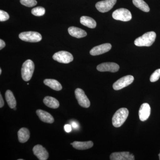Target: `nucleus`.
Returning a JSON list of instances; mask_svg holds the SVG:
<instances>
[{"label": "nucleus", "mask_w": 160, "mask_h": 160, "mask_svg": "<svg viewBox=\"0 0 160 160\" xmlns=\"http://www.w3.org/2000/svg\"><path fill=\"white\" fill-rule=\"evenodd\" d=\"M156 38L154 32H146L135 40L134 44L138 46H150L152 45Z\"/></svg>", "instance_id": "obj_1"}, {"label": "nucleus", "mask_w": 160, "mask_h": 160, "mask_svg": "<svg viewBox=\"0 0 160 160\" xmlns=\"http://www.w3.org/2000/svg\"><path fill=\"white\" fill-rule=\"evenodd\" d=\"M129 115V110L125 108L119 109L116 112L112 118V124L115 127H121L126 122Z\"/></svg>", "instance_id": "obj_2"}, {"label": "nucleus", "mask_w": 160, "mask_h": 160, "mask_svg": "<svg viewBox=\"0 0 160 160\" xmlns=\"http://www.w3.org/2000/svg\"><path fill=\"white\" fill-rule=\"evenodd\" d=\"M34 70V64L31 60H27L22 65V76L24 81L28 82L31 79Z\"/></svg>", "instance_id": "obj_3"}, {"label": "nucleus", "mask_w": 160, "mask_h": 160, "mask_svg": "<svg viewBox=\"0 0 160 160\" xmlns=\"http://www.w3.org/2000/svg\"><path fill=\"white\" fill-rule=\"evenodd\" d=\"M19 37L21 40L29 42H38L42 39V35L36 32H25L20 33Z\"/></svg>", "instance_id": "obj_4"}, {"label": "nucleus", "mask_w": 160, "mask_h": 160, "mask_svg": "<svg viewBox=\"0 0 160 160\" xmlns=\"http://www.w3.org/2000/svg\"><path fill=\"white\" fill-rule=\"evenodd\" d=\"M112 17L114 19L123 22H128L132 19L130 12L128 9L124 8L118 9L113 12Z\"/></svg>", "instance_id": "obj_5"}, {"label": "nucleus", "mask_w": 160, "mask_h": 160, "mask_svg": "<svg viewBox=\"0 0 160 160\" xmlns=\"http://www.w3.org/2000/svg\"><path fill=\"white\" fill-rule=\"evenodd\" d=\"M52 58L55 61L64 64L71 62L73 60V56L71 53L65 51L58 52L53 55Z\"/></svg>", "instance_id": "obj_6"}, {"label": "nucleus", "mask_w": 160, "mask_h": 160, "mask_svg": "<svg viewBox=\"0 0 160 160\" xmlns=\"http://www.w3.org/2000/svg\"><path fill=\"white\" fill-rule=\"evenodd\" d=\"M134 81V77L132 75H127L121 78L113 84L112 87L115 90L122 89L132 84Z\"/></svg>", "instance_id": "obj_7"}, {"label": "nucleus", "mask_w": 160, "mask_h": 160, "mask_svg": "<svg viewBox=\"0 0 160 160\" xmlns=\"http://www.w3.org/2000/svg\"><path fill=\"white\" fill-rule=\"evenodd\" d=\"M75 95L80 106L84 108H89L90 105V101L82 89L77 88L75 91Z\"/></svg>", "instance_id": "obj_8"}, {"label": "nucleus", "mask_w": 160, "mask_h": 160, "mask_svg": "<svg viewBox=\"0 0 160 160\" xmlns=\"http://www.w3.org/2000/svg\"><path fill=\"white\" fill-rule=\"evenodd\" d=\"M116 2L117 0H104L98 2L95 6L100 12H106L112 9Z\"/></svg>", "instance_id": "obj_9"}, {"label": "nucleus", "mask_w": 160, "mask_h": 160, "mask_svg": "<svg viewBox=\"0 0 160 160\" xmlns=\"http://www.w3.org/2000/svg\"><path fill=\"white\" fill-rule=\"evenodd\" d=\"M120 67L118 64L113 62L103 63L98 65L97 69L100 72H115L118 71Z\"/></svg>", "instance_id": "obj_10"}, {"label": "nucleus", "mask_w": 160, "mask_h": 160, "mask_svg": "<svg viewBox=\"0 0 160 160\" xmlns=\"http://www.w3.org/2000/svg\"><path fill=\"white\" fill-rule=\"evenodd\" d=\"M111 160H135L133 154L129 152H115L112 153L110 156Z\"/></svg>", "instance_id": "obj_11"}, {"label": "nucleus", "mask_w": 160, "mask_h": 160, "mask_svg": "<svg viewBox=\"0 0 160 160\" xmlns=\"http://www.w3.org/2000/svg\"><path fill=\"white\" fill-rule=\"evenodd\" d=\"M112 46L109 43L102 44L93 47L90 51L91 55L97 56L106 53L111 49Z\"/></svg>", "instance_id": "obj_12"}, {"label": "nucleus", "mask_w": 160, "mask_h": 160, "mask_svg": "<svg viewBox=\"0 0 160 160\" xmlns=\"http://www.w3.org/2000/svg\"><path fill=\"white\" fill-rule=\"evenodd\" d=\"M33 153L40 160H46L49 158V153L45 148L41 145H36L33 147Z\"/></svg>", "instance_id": "obj_13"}, {"label": "nucleus", "mask_w": 160, "mask_h": 160, "mask_svg": "<svg viewBox=\"0 0 160 160\" xmlns=\"http://www.w3.org/2000/svg\"><path fill=\"white\" fill-rule=\"evenodd\" d=\"M151 112V108L148 103H143L139 110V117L142 122H145L149 118Z\"/></svg>", "instance_id": "obj_14"}, {"label": "nucleus", "mask_w": 160, "mask_h": 160, "mask_svg": "<svg viewBox=\"0 0 160 160\" xmlns=\"http://www.w3.org/2000/svg\"><path fill=\"white\" fill-rule=\"evenodd\" d=\"M36 113L40 120L44 122L51 124L54 122L53 117L47 112L41 109H38L37 110Z\"/></svg>", "instance_id": "obj_15"}, {"label": "nucleus", "mask_w": 160, "mask_h": 160, "mask_svg": "<svg viewBox=\"0 0 160 160\" xmlns=\"http://www.w3.org/2000/svg\"><path fill=\"white\" fill-rule=\"evenodd\" d=\"M68 32L72 36L78 38L85 37L87 35V33L85 30L74 26L69 27L68 29Z\"/></svg>", "instance_id": "obj_16"}, {"label": "nucleus", "mask_w": 160, "mask_h": 160, "mask_svg": "<svg viewBox=\"0 0 160 160\" xmlns=\"http://www.w3.org/2000/svg\"><path fill=\"white\" fill-rule=\"evenodd\" d=\"M72 146L73 148L78 150H85L91 148L93 146V143L92 141L81 142H74L72 143Z\"/></svg>", "instance_id": "obj_17"}, {"label": "nucleus", "mask_w": 160, "mask_h": 160, "mask_svg": "<svg viewBox=\"0 0 160 160\" xmlns=\"http://www.w3.org/2000/svg\"><path fill=\"white\" fill-rule=\"evenodd\" d=\"M43 102L46 106L52 109H57L60 106L58 101L51 97L47 96L44 98Z\"/></svg>", "instance_id": "obj_18"}, {"label": "nucleus", "mask_w": 160, "mask_h": 160, "mask_svg": "<svg viewBox=\"0 0 160 160\" xmlns=\"http://www.w3.org/2000/svg\"><path fill=\"white\" fill-rule=\"evenodd\" d=\"M19 141L21 143H25L28 141L30 137L29 130L26 128H22L20 129L18 132Z\"/></svg>", "instance_id": "obj_19"}, {"label": "nucleus", "mask_w": 160, "mask_h": 160, "mask_svg": "<svg viewBox=\"0 0 160 160\" xmlns=\"http://www.w3.org/2000/svg\"><path fill=\"white\" fill-rule=\"evenodd\" d=\"M44 83L46 86L56 91H60L62 89L61 84L56 80L46 79L44 80Z\"/></svg>", "instance_id": "obj_20"}, {"label": "nucleus", "mask_w": 160, "mask_h": 160, "mask_svg": "<svg viewBox=\"0 0 160 160\" xmlns=\"http://www.w3.org/2000/svg\"><path fill=\"white\" fill-rule=\"evenodd\" d=\"M80 22L83 26H87L91 29H93L96 27L97 23L96 21L89 17H82L80 18Z\"/></svg>", "instance_id": "obj_21"}, {"label": "nucleus", "mask_w": 160, "mask_h": 160, "mask_svg": "<svg viewBox=\"0 0 160 160\" xmlns=\"http://www.w3.org/2000/svg\"><path fill=\"white\" fill-rule=\"evenodd\" d=\"M5 97L8 106L11 109H13L16 106L17 102L13 93L10 90L6 91Z\"/></svg>", "instance_id": "obj_22"}, {"label": "nucleus", "mask_w": 160, "mask_h": 160, "mask_svg": "<svg viewBox=\"0 0 160 160\" xmlns=\"http://www.w3.org/2000/svg\"><path fill=\"white\" fill-rule=\"evenodd\" d=\"M132 2L135 6L145 12H148L150 10L147 3L143 0H132Z\"/></svg>", "instance_id": "obj_23"}, {"label": "nucleus", "mask_w": 160, "mask_h": 160, "mask_svg": "<svg viewBox=\"0 0 160 160\" xmlns=\"http://www.w3.org/2000/svg\"><path fill=\"white\" fill-rule=\"evenodd\" d=\"M32 13L36 16H42L45 14L46 10L42 7H37L33 8L31 11Z\"/></svg>", "instance_id": "obj_24"}, {"label": "nucleus", "mask_w": 160, "mask_h": 160, "mask_svg": "<svg viewBox=\"0 0 160 160\" xmlns=\"http://www.w3.org/2000/svg\"><path fill=\"white\" fill-rule=\"evenodd\" d=\"M20 2L23 6L28 7H33L37 4L36 0H20Z\"/></svg>", "instance_id": "obj_25"}, {"label": "nucleus", "mask_w": 160, "mask_h": 160, "mask_svg": "<svg viewBox=\"0 0 160 160\" xmlns=\"http://www.w3.org/2000/svg\"><path fill=\"white\" fill-rule=\"evenodd\" d=\"M160 78V69H157L151 75L150 78V81L152 82H156Z\"/></svg>", "instance_id": "obj_26"}, {"label": "nucleus", "mask_w": 160, "mask_h": 160, "mask_svg": "<svg viewBox=\"0 0 160 160\" xmlns=\"http://www.w3.org/2000/svg\"><path fill=\"white\" fill-rule=\"evenodd\" d=\"M9 15L6 12L3 10H0V21L1 22H5L9 19Z\"/></svg>", "instance_id": "obj_27"}, {"label": "nucleus", "mask_w": 160, "mask_h": 160, "mask_svg": "<svg viewBox=\"0 0 160 160\" xmlns=\"http://www.w3.org/2000/svg\"><path fill=\"white\" fill-rule=\"evenodd\" d=\"M64 128H65V131H66L67 132H71L72 130L71 126L69 125H65Z\"/></svg>", "instance_id": "obj_28"}, {"label": "nucleus", "mask_w": 160, "mask_h": 160, "mask_svg": "<svg viewBox=\"0 0 160 160\" xmlns=\"http://www.w3.org/2000/svg\"><path fill=\"white\" fill-rule=\"evenodd\" d=\"M6 46V43L2 40H0V49H2Z\"/></svg>", "instance_id": "obj_29"}, {"label": "nucleus", "mask_w": 160, "mask_h": 160, "mask_svg": "<svg viewBox=\"0 0 160 160\" xmlns=\"http://www.w3.org/2000/svg\"><path fill=\"white\" fill-rule=\"evenodd\" d=\"M4 105V100L3 99L2 94H0V107L2 108Z\"/></svg>", "instance_id": "obj_30"}, {"label": "nucleus", "mask_w": 160, "mask_h": 160, "mask_svg": "<svg viewBox=\"0 0 160 160\" xmlns=\"http://www.w3.org/2000/svg\"><path fill=\"white\" fill-rule=\"evenodd\" d=\"M72 126L73 128H75V129H77L78 126L77 123L75 122H73L72 124Z\"/></svg>", "instance_id": "obj_31"}, {"label": "nucleus", "mask_w": 160, "mask_h": 160, "mask_svg": "<svg viewBox=\"0 0 160 160\" xmlns=\"http://www.w3.org/2000/svg\"><path fill=\"white\" fill-rule=\"evenodd\" d=\"M2 69H0V74H2Z\"/></svg>", "instance_id": "obj_32"}, {"label": "nucleus", "mask_w": 160, "mask_h": 160, "mask_svg": "<svg viewBox=\"0 0 160 160\" xmlns=\"http://www.w3.org/2000/svg\"><path fill=\"white\" fill-rule=\"evenodd\" d=\"M13 109H14V110H16V107H14V108H13Z\"/></svg>", "instance_id": "obj_33"}, {"label": "nucleus", "mask_w": 160, "mask_h": 160, "mask_svg": "<svg viewBox=\"0 0 160 160\" xmlns=\"http://www.w3.org/2000/svg\"><path fill=\"white\" fill-rule=\"evenodd\" d=\"M159 157V159L160 160V153L158 155Z\"/></svg>", "instance_id": "obj_34"}, {"label": "nucleus", "mask_w": 160, "mask_h": 160, "mask_svg": "<svg viewBox=\"0 0 160 160\" xmlns=\"http://www.w3.org/2000/svg\"><path fill=\"white\" fill-rule=\"evenodd\" d=\"M18 160H23V159H18Z\"/></svg>", "instance_id": "obj_35"}]
</instances>
